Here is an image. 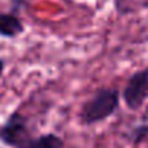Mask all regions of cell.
Wrapping results in <instances>:
<instances>
[{
	"label": "cell",
	"mask_w": 148,
	"mask_h": 148,
	"mask_svg": "<svg viewBox=\"0 0 148 148\" xmlns=\"http://www.w3.org/2000/svg\"><path fill=\"white\" fill-rule=\"evenodd\" d=\"M121 93L115 87H102L87 99L79 112V119L83 125L90 126L110 118L119 108Z\"/></svg>",
	"instance_id": "6da1fadb"
},
{
	"label": "cell",
	"mask_w": 148,
	"mask_h": 148,
	"mask_svg": "<svg viewBox=\"0 0 148 148\" xmlns=\"http://www.w3.org/2000/svg\"><path fill=\"white\" fill-rule=\"evenodd\" d=\"M32 139L28 118L19 110L12 112L0 126V141L12 148H21Z\"/></svg>",
	"instance_id": "7a4b0ae2"
},
{
	"label": "cell",
	"mask_w": 148,
	"mask_h": 148,
	"mask_svg": "<svg viewBox=\"0 0 148 148\" xmlns=\"http://www.w3.org/2000/svg\"><path fill=\"white\" fill-rule=\"evenodd\" d=\"M122 99L128 109L138 110L148 99V67L134 73L126 80Z\"/></svg>",
	"instance_id": "3957f363"
},
{
	"label": "cell",
	"mask_w": 148,
	"mask_h": 148,
	"mask_svg": "<svg viewBox=\"0 0 148 148\" xmlns=\"http://www.w3.org/2000/svg\"><path fill=\"white\" fill-rule=\"evenodd\" d=\"M25 31L23 22L16 13H0V38L15 39Z\"/></svg>",
	"instance_id": "277c9868"
},
{
	"label": "cell",
	"mask_w": 148,
	"mask_h": 148,
	"mask_svg": "<svg viewBox=\"0 0 148 148\" xmlns=\"http://www.w3.org/2000/svg\"><path fill=\"white\" fill-rule=\"evenodd\" d=\"M21 148H64V141L55 134H42L36 138H32Z\"/></svg>",
	"instance_id": "5b68a950"
},
{
	"label": "cell",
	"mask_w": 148,
	"mask_h": 148,
	"mask_svg": "<svg viewBox=\"0 0 148 148\" xmlns=\"http://www.w3.org/2000/svg\"><path fill=\"white\" fill-rule=\"evenodd\" d=\"M148 138V123H139L129 132V139L134 145H139Z\"/></svg>",
	"instance_id": "8992f818"
},
{
	"label": "cell",
	"mask_w": 148,
	"mask_h": 148,
	"mask_svg": "<svg viewBox=\"0 0 148 148\" xmlns=\"http://www.w3.org/2000/svg\"><path fill=\"white\" fill-rule=\"evenodd\" d=\"M5 67H6V62H5V60H2V58H0V79H2L3 73H5Z\"/></svg>",
	"instance_id": "52a82bcc"
}]
</instances>
